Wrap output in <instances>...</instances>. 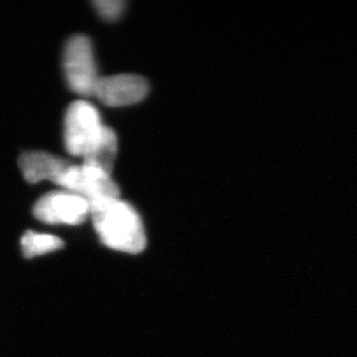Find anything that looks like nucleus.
<instances>
[{
  "instance_id": "nucleus-9",
  "label": "nucleus",
  "mask_w": 357,
  "mask_h": 357,
  "mask_svg": "<svg viewBox=\"0 0 357 357\" xmlns=\"http://www.w3.org/2000/svg\"><path fill=\"white\" fill-rule=\"evenodd\" d=\"M63 246H64V242L59 237L47 235V234L35 233L31 230L24 233L21 238V249L26 258H33V257L54 252Z\"/></svg>"
},
{
  "instance_id": "nucleus-5",
  "label": "nucleus",
  "mask_w": 357,
  "mask_h": 357,
  "mask_svg": "<svg viewBox=\"0 0 357 357\" xmlns=\"http://www.w3.org/2000/svg\"><path fill=\"white\" fill-rule=\"evenodd\" d=\"M89 213L91 204L87 199L70 191L47 193L34 206L35 218L50 225H80Z\"/></svg>"
},
{
  "instance_id": "nucleus-7",
  "label": "nucleus",
  "mask_w": 357,
  "mask_h": 357,
  "mask_svg": "<svg viewBox=\"0 0 357 357\" xmlns=\"http://www.w3.org/2000/svg\"><path fill=\"white\" fill-rule=\"evenodd\" d=\"M70 165V162L40 151L24 153L19 159L21 172L29 183H38L47 179L58 185Z\"/></svg>"
},
{
  "instance_id": "nucleus-6",
  "label": "nucleus",
  "mask_w": 357,
  "mask_h": 357,
  "mask_svg": "<svg viewBox=\"0 0 357 357\" xmlns=\"http://www.w3.org/2000/svg\"><path fill=\"white\" fill-rule=\"evenodd\" d=\"M149 82L135 75H116L98 79L94 96L108 107L137 105L147 96Z\"/></svg>"
},
{
  "instance_id": "nucleus-2",
  "label": "nucleus",
  "mask_w": 357,
  "mask_h": 357,
  "mask_svg": "<svg viewBox=\"0 0 357 357\" xmlns=\"http://www.w3.org/2000/svg\"><path fill=\"white\" fill-rule=\"evenodd\" d=\"M65 77L72 91L81 96L94 95L98 77L91 42L84 35L68 40L63 58Z\"/></svg>"
},
{
  "instance_id": "nucleus-10",
  "label": "nucleus",
  "mask_w": 357,
  "mask_h": 357,
  "mask_svg": "<svg viewBox=\"0 0 357 357\" xmlns=\"http://www.w3.org/2000/svg\"><path fill=\"white\" fill-rule=\"evenodd\" d=\"M94 6L103 19L117 20L124 10L125 3L121 0H96Z\"/></svg>"
},
{
  "instance_id": "nucleus-4",
  "label": "nucleus",
  "mask_w": 357,
  "mask_h": 357,
  "mask_svg": "<svg viewBox=\"0 0 357 357\" xmlns=\"http://www.w3.org/2000/svg\"><path fill=\"white\" fill-rule=\"evenodd\" d=\"M58 185L87 199L89 204L100 199L119 197V185L112 178V175L86 163L79 165L71 163Z\"/></svg>"
},
{
  "instance_id": "nucleus-3",
  "label": "nucleus",
  "mask_w": 357,
  "mask_h": 357,
  "mask_svg": "<svg viewBox=\"0 0 357 357\" xmlns=\"http://www.w3.org/2000/svg\"><path fill=\"white\" fill-rule=\"evenodd\" d=\"M105 124L98 109L87 101H75L66 110L64 121L65 147L68 154L84 158L101 133Z\"/></svg>"
},
{
  "instance_id": "nucleus-1",
  "label": "nucleus",
  "mask_w": 357,
  "mask_h": 357,
  "mask_svg": "<svg viewBox=\"0 0 357 357\" xmlns=\"http://www.w3.org/2000/svg\"><path fill=\"white\" fill-rule=\"evenodd\" d=\"M91 221L101 242L121 252H142L146 246L142 220L133 206L121 198L91 202Z\"/></svg>"
},
{
  "instance_id": "nucleus-8",
  "label": "nucleus",
  "mask_w": 357,
  "mask_h": 357,
  "mask_svg": "<svg viewBox=\"0 0 357 357\" xmlns=\"http://www.w3.org/2000/svg\"><path fill=\"white\" fill-rule=\"evenodd\" d=\"M117 152H119L117 135L112 128L105 125L98 139L82 158L84 159L82 163L94 165L96 168H100L112 175L116 158H117Z\"/></svg>"
}]
</instances>
